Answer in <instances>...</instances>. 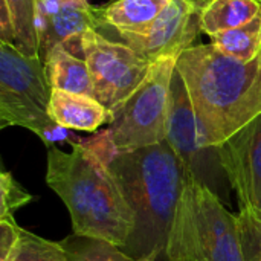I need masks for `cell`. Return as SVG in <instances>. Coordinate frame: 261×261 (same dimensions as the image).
I'll use <instances>...</instances> for the list:
<instances>
[{
  "label": "cell",
  "mask_w": 261,
  "mask_h": 261,
  "mask_svg": "<svg viewBox=\"0 0 261 261\" xmlns=\"http://www.w3.org/2000/svg\"><path fill=\"white\" fill-rule=\"evenodd\" d=\"M205 6L200 0H173L170 6L144 32H113L151 63L165 57H179L193 46L202 32L200 12Z\"/></svg>",
  "instance_id": "obj_9"
},
{
  "label": "cell",
  "mask_w": 261,
  "mask_h": 261,
  "mask_svg": "<svg viewBox=\"0 0 261 261\" xmlns=\"http://www.w3.org/2000/svg\"><path fill=\"white\" fill-rule=\"evenodd\" d=\"M23 228H20L15 219L0 220V261H9L18 246Z\"/></svg>",
  "instance_id": "obj_22"
},
{
  "label": "cell",
  "mask_w": 261,
  "mask_h": 261,
  "mask_svg": "<svg viewBox=\"0 0 261 261\" xmlns=\"http://www.w3.org/2000/svg\"><path fill=\"white\" fill-rule=\"evenodd\" d=\"M173 0H115L104 6H95L98 29L113 32H144Z\"/></svg>",
  "instance_id": "obj_13"
},
{
  "label": "cell",
  "mask_w": 261,
  "mask_h": 261,
  "mask_svg": "<svg viewBox=\"0 0 261 261\" xmlns=\"http://www.w3.org/2000/svg\"><path fill=\"white\" fill-rule=\"evenodd\" d=\"M211 44L242 63H251L261 54V12L251 21L211 37Z\"/></svg>",
  "instance_id": "obj_17"
},
{
  "label": "cell",
  "mask_w": 261,
  "mask_h": 261,
  "mask_svg": "<svg viewBox=\"0 0 261 261\" xmlns=\"http://www.w3.org/2000/svg\"><path fill=\"white\" fill-rule=\"evenodd\" d=\"M9 261H67L60 242L46 240L23 229L18 246Z\"/></svg>",
  "instance_id": "obj_19"
},
{
  "label": "cell",
  "mask_w": 261,
  "mask_h": 261,
  "mask_svg": "<svg viewBox=\"0 0 261 261\" xmlns=\"http://www.w3.org/2000/svg\"><path fill=\"white\" fill-rule=\"evenodd\" d=\"M49 115L57 125L80 132H96L101 125L112 121V112L93 96L55 89H52L50 95Z\"/></svg>",
  "instance_id": "obj_12"
},
{
  "label": "cell",
  "mask_w": 261,
  "mask_h": 261,
  "mask_svg": "<svg viewBox=\"0 0 261 261\" xmlns=\"http://www.w3.org/2000/svg\"><path fill=\"white\" fill-rule=\"evenodd\" d=\"M92 150L107 167L130 206L135 226L122 251L133 260L168 261L167 243L179 199L190 177L167 141L132 151Z\"/></svg>",
  "instance_id": "obj_1"
},
{
  "label": "cell",
  "mask_w": 261,
  "mask_h": 261,
  "mask_svg": "<svg viewBox=\"0 0 261 261\" xmlns=\"http://www.w3.org/2000/svg\"><path fill=\"white\" fill-rule=\"evenodd\" d=\"M168 261H243L237 216L188 177L173 219Z\"/></svg>",
  "instance_id": "obj_4"
},
{
  "label": "cell",
  "mask_w": 261,
  "mask_h": 261,
  "mask_svg": "<svg viewBox=\"0 0 261 261\" xmlns=\"http://www.w3.org/2000/svg\"><path fill=\"white\" fill-rule=\"evenodd\" d=\"M260 12V0H208L200 12L202 32L214 37L251 21Z\"/></svg>",
  "instance_id": "obj_15"
},
{
  "label": "cell",
  "mask_w": 261,
  "mask_h": 261,
  "mask_svg": "<svg viewBox=\"0 0 261 261\" xmlns=\"http://www.w3.org/2000/svg\"><path fill=\"white\" fill-rule=\"evenodd\" d=\"M8 9L14 28V46L29 57H40L38 0H0Z\"/></svg>",
  "instance_id": "obj_16"
},
{
  "label": "cell",
  "mask_w": 261,
  "mask_h": 261,
  "mask_svg": "<svg viewBox=\"0 0 261 261\" xmlns=\"http://www.w3.org/2000/svg\"><path fill=\"white\" fill-rule=\"evenodd\" d=\"M260 3H261V0H260Z\"/></svg>",
  "instance_id": "obj_27"
},
{
  "label": "cell",
  "mask_w": 261,
  "mask_h": 261,
  "mask_svg": "<svg viewBox=\"0 0 261 261\" xmlns=\"http://www.w3.org/2000/svg\"><path fill=\"white\" fill-rule=\"evenodd\" d=\"M60 47L87 63L95 99L110 112L135 93L153 66L127 44L109 40L95 29L64 41Z\"/></svg>",
  "instance_id": "obj_7"
},
{
  "label": "cell",
  "mask_w": 261,
  "mask_h": 261,
  "mask_svg": "<svg viewBox=\"0 0 261 261\" xmlns=\"http://www.w3.org/2000/svg\"><path fill=\"white\" fill-rule=\"evenodd\" d=\"M40 58L46 57L64 41L87 31L98 29L95 6L63 2L54 11L40 12Z\"/></svg>",
  "instance_id": "obj_11"
},
{
  "label": "cell",
  "mask_w": 261,
  "mask_h": 261,
  "mask_svg": "<svg viewBox=\"0 0 261 261\" xmlns=\"http://www.w3.org/2000/svg\"><path fill=\"white\" fill-rule=\"evenodd\" d=\"M177 58L153 63L144 83L112 112L109 128L101 132L112 151H132L167 139L170 87Z\"/></svg>",
  "instance_id": "obj_6"
},
{
  "label": "cell",
  "mask_w": 261,
  "mask_h": 261,
  "mask_svg": "<svg viewBox=\"0 0 261 261\" xmlns=\"http://www.w3.org/2000/svg\"><path fill=\"white\" fill-rule=\"evenodd\" d=\"M63 2H72V3H78V5H89V0H61Z\"/></svg>",
  "instance_id": "obj_24"
},
{
  "label": "cell",
  "mask_w": 261,
  "mask_h": 261,
  "mask_svg": "<svg viewBox=\"0 0 261 261\" xmlns=\"http://www.w3.org/2000/svg\"><path fill=\"white\" fill-rule=\"evenodd\" d=\"M239 208L261 210V115L219 145Z\"/></svg>",
  "instance_id": "obj_10"
},
{
  "label": "cell",
  "mask_w": 261,
  "mask_h": 261,
  "mask_svg": "<svg viewBox=\"0 0 261 261\" xmlns=\"http://www.w3.org/2000/svg\"><path fill=\"white\" fill-rule=\"evenodd\" d=\"M165 141L185 167L188 176L208 188L222 203L228 205L232 187L223 167L219 145H203L194 107L177 67L171 78Z\"/></svg>",
  "instance_id": "obj_8"
},
{
  "label": "cell",
  "mask_w": 261,
  "mask_h": 261,
  "mask_svg": "<svg viewBox=\"0 0 261 261\" xmlns=\"http://www.w3.org/2000/svg\"><path fill=\"white\" fill-rule=\"evenodd\" d=\"M46 184L66 205L75 234L125 246L133 213L106 164L83 142H72L70 151L47 147Z\"/></svg>",
  "instance_id": "obj_3"
},
{
  "label": "cell",
  "mask_w": 261,
  "mask_h": 261,
  "mask_svg": "<svg viewBox=\"0 0 261 261\" xmlns=\"http://www.w3.org/2000/svg\"><path fill=\"white\" fill-rule=\"evenodd\" d=\"M258 60H260V64H261V54H260V57H258Z\"/></svg>",
  "instance_id": "obj_26"
},
{
  "label": "cell",
  "mask_w": 261,
  "mask_h": 261,
  "mask_svg": "<svg viewBox=\"0 0 261 261\" xmlns=\"http://www.w3.org/2000/svg\"><path fill=\"white\" fill-rule=\"evenodd\" d=\"M188 89L203 145L216 147L261 115L260 60L242 63L213 44L184 50L176 63Z\"/></svg>",
  "instance_id": "obj_2"
},
{
  "label": "cell",
  "mask_w": 261,
  "mask_h": 261,
  "mask_svg": "<svg viewBox=\"0 0 261 261\" xmlns=\"http://www.w3.org/2000/svg\"><path fill=\"white\" fill-rule=\"evenodd\" d=\"M61 0H38V8L40 12H49L54 11L57 6H60Z\"/></svg>",
  "instance_id": "obj_23"
},
{
  "label": "cell",
  "mask_w": 261,
  "mask_h": 261,
  "mask_svg": "<svg viewBox=\"0 0 261 261\" xmlns=\"http://www.w3.org/2000/svg\"><path fill=\"white\" fill-rule=\"evenodd\" d=\"M32 200L34 196L28 193L11 173H0V220L14 219V213Z\"/></svg>",
  "instance_id": "obj_21"
},
{
  "label": "cell",
  "mask_w": 261,
  "mask_h": 261,
  "mask_svg": "<svg viewBox=\"0 0 261 261\" xmlns=\"http://www.w3.org/2000/svg\"><path fill=\"white\" fill-rule=\"evenodd\" d=\"M44 70L52 89L95 98L92 75L87 63L78 57H73L63 47L54 49L46 57Z\"/></svg>",
  "instance_id": "obj_14"
},
{
  "label": "cell",
  "mask_w": 261,
  "mask_h": 261,
  "mask_svg": "<svg viewBox=\"0 0 261 261\" xmlns=\"http://www.w3.org/2000/svg\"><path fill=\"white\" fill-rule=\"evenodd\" d=\"M135 261H158V258L154 255H150V257H144V258H139V260Z\"/></svg>",
  "instance_id": "obj_25"
},
{
  "label": "cell",
  "mask_w": 261,
  "mask_h": 261,
  "mask_svg": "<svg viewBox=\"0 0 261 261\" xmlns=\"http://www.w3.org/2000/svg\"><path fill=\"white\" fill-rule=\"evenodd\" d=\"M67 261H135L121 246L104 239L70 234L60 242Z\"/></svg>",
  "instance_id": "obj_18"
},
{
  "label": "cell",
  "mask_w": 261,
  "mask_h": 261,
  "mask_svg": "<svg viewBox=\"0 0 261 261\" xmlns=\"http://www.w3.org/2000/svg\"><path fill=\"white\" fill-rule=\"evenodd\" d=\"M52 87L44 61L29 57L15 46L0 43V128L23 127L49 147L63 136V127L49 115Z\"/></svg>",
  "instance_id": "obj_5"
},
{
  "label": "cell",
  "mask_w": 261,
  "mask_h": 261,
  "mask_svg": "<svg viewBox=\"0 0 261 261\" xmlns=\"http://www.w3.org/2000/svg\"><path fill=\"white\" fill-rule=\"evenodd\" d=\"M243 261H261V210L240 208L237 214Z\"/></svg>",
  "instance_id": "obj_20"
}]
</instances>
